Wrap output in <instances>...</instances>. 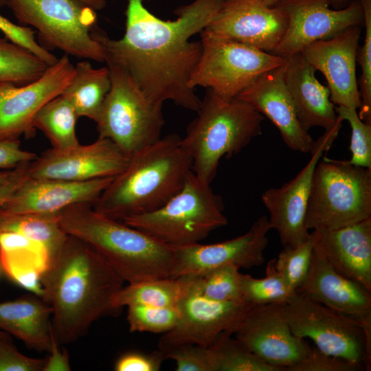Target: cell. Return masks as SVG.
I'll return each instance as SVG.
<instances>
[{
	"label": "cell",
	"mask_w": 371,
	"mask_h": 371,
	"mask_svg": "<svg viewBox=\"0 0 371 371\" xmlns=\"http://www.w3.org/2000/svg\"><path fill=\"white\" fill-rule=\"evenodd\" d=\"M179 317L180 313L177 306H128L127 320L131 332L165 333L175 326Z\"/></svg>",
	"instance_id": "obj_37"
},
{
	"label": "cell",
	"mask_w": 371,
	"mask_h": 371,
	"mask_svg": "<svg viewBox=\"0 0 371 371\" xmlns=\"http://www.w3.org/2000/svg\"><path fill=\"white\" fill-rule=\"evenodd\" d=\"M106 63L111 87L95 122L98 137L110 139L130 157L161 138L162 105L152 102L125 70Z\"/></svg>",
	"instance_id": "obj_8"
},
{
	"label": "cell",
	"mask_w": 371,
	"mask_h": 371,
	"mask_svg": "<svg viewBox=\"0 0 371 371\" xmlns=\"http://www.w3.org/2000/svg\"><path fill=\"white\" fill-rule=\"evenodd\" d=\"M6 5V1L5 0H0V8H2L3 6Z\"/></svg>",
	"instance_id": "obj_52"
},
{
	"label": "cell",
	"mask_w": 371,
	"mask_h": 371,
	"mask_svg": "<svg viewBox=\"0 0 371 371\" xmlns=\"http://www.w3.org/2000/svg\"><path fill=\"white\" fill-rule=\"evenodd\" d=\"M296 291L352 317H371L370 292L337 272L314 247L307 276Z\"/></svg>",
	"instance_id": "obj_24"
},
{
	"label": "cell",
	"mask_w": 371,
	"mask_h": 371,
	"mask_svg": "<svg viewBox=\"0 0 371 371\" xmlns=\"http://www.w3.org/2000/svg\"><path fill=\"white\" fill-rule=\"evenodd\" d=\"M224 1L194 0L177 10V19L164 21L149 12L143 0H128L122 38H111L97 25L91 34L101 45L104 62L125 70L152 102L170 100L197 111L201 100L189 80L202 45L190 38L207 26Z\"/></svg>",
	"instance_id": "obj_1"
},
{
	"label": "cell",
	"mask_w": 371,
	"mask_h": 371,
	"mask_svg": "<svg viewBox=\"0 0 371 371\" xmlns=\"http://www.w3.org/2000/svg\"><path fill=\"white\" fill-rule=\"evenodd\" d=\"M314 247L341 276L371 291V217L331 230H313Z\"/></svg>",
	"instance_id": "obj_23"
},
{
	"label": "cell",
	"mask_w": 371,
	"mask_h": 371,
	"mask_svg": "<svg viewBox=\"0 0 371 371\" xmlns=\"http://www.w3.org/2000/svg\"><path fill=\"white\" fill-rule=\"evenodd\" d=\"M29 163L12 169L9 176L0 183V210L10 194L27 175Z\"/></svg>",
	"instance_id": "obj_46"
},
{
	"label": "cell",
	"mask_w": 371,
	"mask_h": 371,
	"mask_svg": "<svg viewBox=\"0 0 371 371\" xmlns=\"http://www.w3.org/2000/svg\"><path fill=\"white\" fill-rule=\"evenodd\" d=\"M52 314L51 306L33 293L0 302V328L32 348L49 352L53 338Z\"/></svg>",
	"instance_id": "obj_27"
},
{
	"label": "cell",
	"mask_w": 371,
	"mask_h": 371,
	"mask_svg": "<svg viewBox=\"0 0 371 371\" xmlns=\"http://www.w3.org/2000/svg\"><path fill=\"white\" fill-rule=\"evenodd\" d=\"M267 216L258 218L243 235L223 242L174 247L176 263L171 278L201 274L225 265L250 269L262 265L271 229Z\"/></svg>",
	"instance_id": "obj_19"
},
{
	"label": "cell",
	"mask_w": 371,
	"mask_h": 371,
	"mask_svg": "<svg viewBox=\"0 0 371 371\" xmlns=\"http://www.w3.org/2000/svg\"><path fill=\"white\" fill-rule=\"evenodd\" d=\"M47 67L26 48L0 37V82L25 85L40 78Z\"/></svg>",
	"instance_id": "obj_32"
},
{
	"label": "cell",
	"mask_w": 371,
	"mask_h": 371,
	"mask_svg": "<svg viewBox=\"0 0 371 371\" xmlns=\"http://www.w3.org/2000/svg\"><path fill=\"white\" fill-rule=\"evenodd\" d=\"M78 118L71 104L60 95L39 111L34 118V127L43 133L52 148L65 149L80 144L76 131Z\"/></svg>",
	"instance_id": "obj_30"
},
{
	"label": "cell",
	"mask_w": 371,
	"mask_h": 371,
	"mask_svg": "<svg viewBox=\"0 0 371 371\" xmlns=\"http://www.w3.org/2000/svg\"><path fill=\"white\" fill-rule=\"evenodd\" d=\"M0 31L3 33L5 38L32 52L47 66L57 61L58 58L36 41L35 33L30 27L14 24L0 14Z\"/></svg>",
	"instance_id": "obj_41"
},
{
	"label": "cell",
	"mask_w": 371,
	"mask_h": 371,
	"mask_svg": "<svg viewBox=\"0 0 371 371\" xmlns=\"http://www.w3.org/2000/svg\"><path fill=\"white\" fill-rule=\"evenodd\" d=\"M201 293L205 297L220 302H242L239 268L225 265L197 274Z\"/></svg>",
	"instance_id": "obj_36"
},
{
	"label": "cell",
	"mask_w": 371,
	"mask_h": 371,
	"mask_svg": "<svg viewBox=\"0 0 371 371\" xmlns=\"http://www.w3.org/2000/svg\"><path fill=\"white\" fill-rule=\"evenodd\" d=\"M111 87L107 66L94 68L88 60L78 62L69 85L61 95L71 104L79 117L96 122Z\"/></svg>",
	"instance_id": "obj_28"
},
{
	"label": "cell",
	"mask_w": 371,
	"mask_h": 371,
	"mask_svg": "<svg viewBox=\"0 0 371 371\" xmlns=\"http://www.w3.org/2000/svg\"><path fill=\"white\" fill-rule=\"evenodd\" d=\"M221 197L192 170L181 189L152 212L122 221L172 247L199 243L227 224Z\"/></svg>",
	"instance_id": "obj_6"
},
{
	"label": "cell",
	"mask_w": 371,
	"mask_h": 371,
	"mask_svg": "<svg viewBox=\"0 0 371 371\" xmlns=\"http://www.w3.org/2000/svg\"><path fill=\"white\" fill-rule=\"evenodd\" d=\"M188 287L177 304L180 317L158 343L163 353L186 344L209 347L223 332L234 334L247 314L255 307L245 301L220 302L209 299L200 291L198 275L190 274Z\"/></svg>",
	"instance_id": "obj_12"
},
{
	"label": "cell",
	"mask_w": 371,
	"mask_h": 371,
	"mask_svg": "<svg viewBox=\"0 0 371 371\" xmlns=\"http://www.w3.org/2000/svg\"><path fill=\"white\" fill-rule=\"evenodd\" d=\"M164 357L176 363V371H213L211 352L208 347L186 344L164 354Z\"/></svg>",
	"instance_id": "obj_40"
},
{
	"label": "cell",
	"mask_w": 371,
	"mask_h": 371,
	"mask_svg": "<svg viewBox=\"0 0 371 371\" xmlns=\"http://www.w3.org/2000/svg\"><path fill=\"white\" fill-rule=\"evenodd\" d=\"M58 216L67 235L91 247L124 282L171 278L176 263L174 247L96 212L92 205L70 207Z\"/></svg>",
	"instance_id": "obj_4"
},
{
	"label": "cell",
	"mask_w": 371,
	"mask_h": 371,
	"mask_svg": "<svg viewBox=\"0 0 371 371\" xmlns=\"http://www.w3.org/2000/svg\"><path fill=\"white\" fill-rule=\"evenodd\" d=\"M190 278V275H186L176 278H157L128 283L115 295L112 306L115 311L132 304L176 306L188 287Z\"/></svg>",
	"instance_id": "obj_29"
},
{
	"label": "cell",
	"mask_w": 371,
	"mask_h": 371,
	"mask_svg": "<svg viewBox=\"0 0 371 371\" xmlns=\"http://www.w3.org/2000/svg\"><path fill=\"white\" fill-rule=\"evenodd\" d=\"M181 143L192 161V171L205 183L216 175L220 160L240 153L262 133L264 116L237 98H223L210 89Z\"/></svg>",
	"instance_id": "obj_5"
},
{
	"label": "cell",
	"mask_w": 371,
	"mask_h": 371,
	"mask_svg": "<svg viewBox=\"0 0 371 371\" xmlns=\"http://www.w3.org/2000/svg\"><path fill=\"white\" fill-rule=\"evenodd\" d=\"M284 60V80L304 129L308 131L315 126L325 131L331 128L338 115L328 87L317 79L316 71L301 52Z\"/></svg>",
	"instance_id": "obj_25"
},
{
	"label": "cell",
	"mask_w": 371,
	"mask_h": 371,
	"mask_svg": "<svg viewBox=\"0 0 371 371\" xmlns=\"http://www.w3.org/2000/svg\"><path fill=\"white\" fill-rule=\"evenodd\" d=\"M284 312L292 333L328 355L371 368V319H359L295 291Z\"/></svg>",
	"instance_id": "obj_9"
},
{
	"label": "cell",
	"mask_w": 371,
	"mask_h": 371,
	"mask_svg": "<svg viewBox=\"0 0 371 371\" xmlns=\"http://www.w3.org/2000/svg\"><path fill=\"white\" fill-rule=\"evenodd\" d=\"M124 282L91 247L68 235L41 276L58 343L75 341L99 317L113 313V299Z\"/></svg>",
	"instance_id": "obj_2"
},
{
	"label": "cell",
	"mask_w": 371,
	"mask_h": 371,
	"mask_svg": "<svg viewBox=\"0 0 371 371\" xmlns=\"http://www.w3.org/2000/svg\"><path fill=\"white\" fill-rule=\"evenodd\" d=\"M363 10L365 27L363 45L357 53L361 74L359 79L360 107L359 118L371 124V0H359Z\"/></svg>",
	"instance_id": "obj_38"
},
{
	"label": "cell",
	"mask_w": 371,
	"mask_h": 371,
	"mask_svg": "<svg viewBox=\"0 0 371 371\" xmlns=\"http://www.w3.org/2000/svg\"><path fill=\"white\" fill-rule=\"evenodd\" d=\"M365 370L362 366L333 357L311 348L307 356L290 371H359Z\"/></svg>",
	"instance_id": "obj_42"
},
{
	"label": "cell",
	"mask_w": 371,
	"mask_h": 371,
	"mask_svg": "<svg viewBox=\"0 0 371 371\" xmlns=\"http://www.w3.org/2000/svg\"><path fill=\"white\" fill-rule=\"evenodd\" d=\"M50 256L41 243L22 234L0 231V266L19 286L43 300L41 276L48 268Z\"/></svg>",
	"instance_id": "obj_26"
},
{
	"label": "cell",
	"mask_w": 371,
	"mask_h": 371,
	"mask_svg": "<svg viewBox=\"0 0 371 371\" xmlns=\"http://www.w3.org/2000/svg\"><path fill=\"white\" fill-rule=\"evenodd\" d=\"M275 261L273 258L267 263L265 278H255L241 273L240 287L244 301L255 306L284 303L294 293L276 270Z\"/></svg>",
	"instance_id": "obj_34"
},
{
	"label": "cell",
	"mask_w": 371,
	"mask_h": 371,
	"mask_svg": "<svg viewBox=\"0 0 371 371\" xmlns=\"http://www.w3.org/2000/svg\"><path fill=\"white\" fill-rule=\"evenodd\" d=\"M128 161L129 157L112 141L98 137L89 144L47 150L29 163L27 176L69 181L114 178Z\"/></svg>",
	"instance_id": "obj_16"
},
{
	"label": "cell",
	"mask_w": 371,
	"mask_h": 371,
	"mask_svg": "<svg viewBox=\"0 0 371 371\" xmlns=\"http://www.w3.org/2000/svg\"><path fill=\"white\" fill-rule=\"evenodd\" d=\"M113 179L69 181L27 175L6 200L0 213L58 215L72 206L93 205Z\"/></svg>",
	"instance_id": "obj_21"
},
{
	"label": "cell",
	"mask_w": 371,
	"mask_h": 371,
	"mask_svg": "<svg viewBox=\"0 0 371 371\" xmlns=\"http://www.w3.org/2000/svg\"><path fill=\"white\" fill-rule=\"evenodd\" d=\"M361 29L349 27L330 38L318 40L302 51L307 62L325 77L335 105L358 110L361 100L356 64Z\"/></svg>",
	"instance_id": "obj_20"
},
{
	"label": "cell",
	"mask_w": 371,
	"mask_h": 371,
	"mask_svg": "<svg viewBox=\"0 0 371 371\" xmlns=\"http://www.w3.org/2000/svg\"><path fill=\"white\" fill-rule=\"evenodd\" d=\"M45 361L19 352L9 336L0 337V371H43Z\"/></svg>",
	"instance_id": "obj_43"
},
{
	"label": "cell",
	"mask_w": 371,
	"mask_h": 371,
	"mask_svg": "<svg viewBox=\"0 0 371 371\" xmlns=\"http://www.w3.org/2000/svg\"><path fill=\"white\" fill-rule=\"evenodd\" d=\"M11 170H0V183L5 180L10 174Z\"/></svg>",
	"instance_id": "obj_50"
},
{
	"label": "cell",
	"mask_w": 371,
	"mask_h": 371,
	"mask_svg": "<svg viewBox=\"0 0 371 371\" xmlns=\"http://www.w3.org/2000/svg\"><path fill=\"white\" fill-rule=\"evenodd\" d=\"M164 359L159 350L148 354L129 352L117 360L114 368L116 371H158Z\"/></svg>",
	"instance_id": "obj_44"
},
{
	"label": "cell",
	"mask_w": 371,
	"mask_h": 371,
	"mask_svg": "<svg viewBox=\"0 0 371 371\" xmlns=\"http://www.w3.org/2000/svg\"><path fill=\"white\" fill-rule=\"evenodd\" d=\"M17 21L36 30L39 44L78 58L104 62L101 45L93 38L97 14L80 0H5Z\"/></svg>",
	"instance_id": "obj_10"
},
{
	"label": "cell",
	"mask_w": 371,
	"mask_h": 371,
	"mask_svg": "<svg viewBox=\"0 0 371 371\" xmlns=\"http://www.w3.org/2000/svg\"><path fill=\"white\" fill-rule=\"evenodd\" d=\"M312 232L309 237L295 246H284L275 261V267L288 288L296 291L305 280L311 265L315 244Z\"/></svg>",
	"instance_id": "obj_35"
},
{
	"label": "cell",
	"mask_w": 371,
	"mask_h": 371,
	"mask_svg": "<svg viewBox=\"0 0 371 371\" xmlns=\"http://www.w3.org/2000/svg\"><path fill=\"white\" fill-rule=\"evenodd\" d=\"M264 4L267 6L273 7L282 0H260Z\"/></svg>",
	"instance_id": "obj_51"
},
{
	"label": "cell",
	"mask_w": 371,
	"mask_h": 371,
	"mask_svg": "<svg viewBox=\"0 0 371 371\" xmlns=\"http://www.w3.org/2000/svg\"><path fill=\"white\" fill-rule=\"evenodd\" d=\"M59 344L53 334L52 345L49 356L45 359L43 371H69L70 364L67 352L60 349Z\"/></svg>",
	"instance_id": "obj_47"
},
{
	"label": "cell",
	"mask_w": 371,
	"mask_h": 371,
	"mask_svg": "<svg viewBox=\"0 0 371 371\" xmlns=\"http://www.w3.org/2000/svg\"><path fill=\"white\" fill-rule=\"evenodd\" d=\"M343 121L338 116L335 124L315 140L310 160L293 179L280 188H269L262 194V203L269 212L271 228L277 231L283 247H295L310 236L305 218L314 170L332 146Z\"/></svg>",
	"instance_id": "obj_14"
},
{
	"label": "cell",
	"mask_w": 371,
	"mask_h": 371,
	"mask_svg": "<svg viewBox=\"0 0 371 371\" xmlns=\"http://www.w3.org/2000/svg\"><path fill=\"white\" fill-rule=\"evenodd\" d=\"M0 231L17 232L42 244L48 251L50 260L68 237L55 214L0 213Z\"/></svg>",
	"instance_id": "obj_31"
},
{
	"label": "cell",
	"mask_w": 371,
	"mask_h": 371,
	"mask_svg": "<svg viewBox=\"0 0 371 371\" xmlns=\"http://www.w3.org/2000/svg\"><path fill=\"white\" fill-rule=\"evenodd\" d=\"M287 25L286 14L276 5L267 6L260 0H225L203 31L272 53Z\"/></svg>",
	"instance_id": "obj_18"
},
{
	"label": "cell",
	"mask_w": 371,
	"mask_h": 371,
	"mask_svg": "<svg viewBox=\"0 0 371 371\" xmlns=\"http://www.w3.org/2000/svg\"><path fill=\"white\" fill-rule=\"evenodd\" d=\"M322 157L313 177L306 229H335L371 217V168Z\"/></svg>",
	"instance_id": "obj_7"
},
{
	"label": "cell",
	"mask_w": 371,
	"mask_h": 371,
	"mask_svg": "<svg viewBox=\"0 0 371 371\" xmlns=\"http://www.w3.org/2000/svg\"><path fill=\"white\" fill-rule=\"evenodd\" d=\"M284 303L255 306L233 335L263 362L280 371H290L311 348L305 339L292 333L284 315Z\"/></svg>",
	"instance_id": "obj_15"
},
{
	"label": "cell",
	"mask_w": 371,
	"mask_h": 371,
	"mask_svg": "<svg viewBox=\"0 0 371 371\" xmlns=\"http://www.w3.org/2000/svg\"><path fill=\"white\" fill-rule=\"evenodd\" d=\"M36 157V154L22 149L20 140L0 141V170L13 169Z\"/></svg>",
	"instance_id": "obj_45"
},
{
	"label": "cell",
	"mask_w": 371,
	"mask_h": 371,
	"mask_svg": "<svg viewBox=\"0 0 371 371\" xmlns=\"http://www.w3.org/2000/svg\"><path fill=\"white\" fill-rule=\"evenodd\" d=\"M335 111L343 120H346L351 128L349 162L355 166L371 168V124L362 121L357 110L337 106Z\"/></svg>",
	"instance_id": "obj_39"
},
{
	"label": "cell",
	"mask_w": 371,
	"mask_h": 371,
	"mask_svg": "<svg viewBox=\"0 0 371 371\" xmlns=\"http://www.w3.org/2000/svg\"><path fill=\"white\" fill-rule=\"evenodd\" d=\"M284 67L285 60L282 65L259 76L236 98L270 120L290 149L311 153L315 140L304 129L297 118L284 80Z\"/></svg>",
	"instance_id": "obj_22"
},
{
	"label": "cell",
	"mask_w": 371,
	"mask_h": 371,
	"mask_svg": "<svg viewBox=\"0 0 371 371\" xmlns=\"http://www.w3.org/2000/svg\"><path fill=\"white\" fill-rule=\"evenodd\" d=\"M286 14V30L271 54L284 59L301 52L308 44L332 37L363 22L359 0L342 9H331L329 0H282L276 5Z\"/></svg>",
	"instance_id": "obj_17"
},
{
	"label": "cell",
	"mask_w": 371,
	"mask_h": 371,
	"mask_svg": "<svg viewBox=\"0 0 371 371\" xmlns=\"http://www.w3.org/2000/svg\"><path fill=\"white\" fill-rule=\"evenodd\" d=\"M232 334H220L210 348L213 371H280L249 352Z\"/></svg>",
	"instance_id": "obj_33"
},
{
	"label": "cell",
	"mask_w": 371,
	"mask_h": 371,
	"mask_svg": "<svg viewBox=\"0 0 371 371\" xmlns=\"http://www.w3.org/2000/svg\"><path fill=\"white\" fill-rule=\"evenodd\" d=\"M75 66L64 54L32 82L18 86L0 82V141L19 140L35 133L34 120L49 101L62 94L71 82Z\"/></svg>",
	"instance_id": "obj_13"
},
{
	"label": "cell",
	"mask_w": 371,
	"mask_h": 371,
	"mask_svg": "<svg viewBox=\"0 0 371 371\" xmlns=\"http://www.w3.org/2000/svg\"><path fill=\"white\" fill-rule=\"evenodd\" d=\"M202 52L189 85L206 87L227 99L238 94L263 74L282 65L284 59L236 41L201 31Z\"/></svg>",
	"instance_id": "obj_11"
},
{
	"label": "cell",
	"mask_w": 371,
	"mask_h": 371,
	"mask_svg": "<svg viewBox=\"0 0 371 371\" xmlns=\"http://www.w3.org/2000/svg\"><path fill=\"white\" fill-rule=\"evenodd\" d=\"M94 10L103 9L106 4V0H80Z\"/></svg>",
	"instance_id": "obj_48"
},
{
	"label": "cell",
	"mask_w": 371,
	"mask_h": 371,
	"mask_svg": "<svg viewBox=\"0 0 371 371\" xmlns=\"http://www.w3.org/2000/svg\"><path fill=\"white\" fill-rule=\"evenodd\" d=\"M7 336H8V334L7 333L0 330V337H7Z\"/></svg>",
	"instance_id": "obj_53"
},
{
	"label": "cell",
	"mask_w": 371,
	"mask_h": 371,
	"mask_svg": "<svg viewBox=\"0 0 371 371\" xmlns=\"http://www.w3.org/2000/svg\"><path fill=\"white\" fill-rule=\"evenodd\" d=\"M192 161L177 134L167 135L129 157L92 205L98 213L122 221L158 209L183 187Z\"/></svg>",
	"instance_id": "obj_3"
},
{
	"label": "cell",
	"mask_w": 371,
	"mask_h": 371,
	"mask_svg": "<svg viewBox=\"0 0 371 371\" xmlns=\"http://www.w3.org/2000/svg\"><path fill=\"white\" fill-rule=\"evenodd\" d=\"M330 2V5H335L337 7H339L340 5H344L346 3L351 2L353 0H329Z\"/></svg>",
	"instance_id": "obj_49"
}]
</instances>
